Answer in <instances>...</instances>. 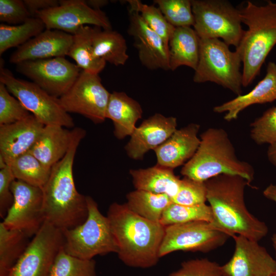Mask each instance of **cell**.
<instances>
[{"label": "cell", "mask_w": 276, "mask_h": 276, "mask_svg": "<svg viewBox=\"0 0 276 276\" xmlns=\"http://www.w3.org/2000/svg\"><path fill=\"white\" fill-rule=\"evenodd\" d=\"M229 237L204 221L166 226L159 257L176 251L209 252L223 245Z\"/></svg>", "instance_id": "10"}, {"label": "cell", "mask_w": 276, "mask_h": 276, "mask_svg": "<svg viewBox=\"0 0 276 276\" xmlns=\"http://www.w3.org/2000/svg\"><path fill=\"white\" fill-rule=\"evenodd\" d=\"M15 179L9 166L0 169V216L4 219L13 201L11 183Z\"/></svg>", "instance_id": "42"}, {"label": "cell", "mask_w": 276, "mask_h": 276, "mask_svg": "<svg viewBox=\"0 0 276 276\" xmlns=\"http://www.w3.org/2000/svg\"><path fill=\"white\" fill-rule=\"evenodd\" d=\"M263 194L265 197L276 203V185L271 183L268 185L264 190Z\"/></svg>", "instance_id": "44"}, {"label": "cell", "mask_w": 276, "mask_h": 276, "mask_svg": "<svg viewBox=\"0 0 276 276\" xmlns=\"http://www.w3.org/2000/svg\"><path fill=\"white\" fill-rule=\"evenodd\" d=\"M207 201L213 217L212 224L230 237L239 235L259 242L268 232L265 222L247 210L245 189L249 185L243 177L220 174L205 181Z\"/></svg>", "instance_id": "2"}, {"label": "cell", "mask_w": 276, "mask_h": 276, "mask_svg": "<svg viewBox=\"0 0 276 276\" xmlns=\"http://www.w3.org/2000/svg\"><path fill=\"white\" fill-rule=\"evenodd\" d=\"M29 238L22 232L8 229L0 223V276H9L27 248Z\"/></svg>", "instance_id": "30"}, {"label": "cell", "mask_w": 276, "mask_h": 276, "mask_svg": "<svg viewBox=\"0 0 276 276\" xmlns=\"http://www.w3.org/2000/svg\"><path fill=\"white\" fill-rule=\"evenodd\" d=\"M194 29L200 39L221 38L237 48L244 30L239 10L223 0H192Z\"/></svg>", "instance_id": "8"}, {"label": "cell", "mask_w": 276, "mask_h": 276, "mask_svg": "<svg viewBox=\"0 0 276 276\" xmlns=\"http://www.w3.org/2000/svg\"><path fill=\"white\" fill-rule=\"evenodd\" d=\"M0 82V126L15 123L31 113L21 102Z\"/></svg>", "instance_id": "38"}, {"label": "cell", "mask_w": 276, "mask_h": 276, "mask_svg": "<svg viewBox=\"0 0 276 276\" xmlns=\"http://www.w3.org/2000/svg\"><path fill=\"white\" fill-rule=\"evenodd\" d=\"M26 7L32 17L37 12L49 9L59 5L57 0H23Z\"/></svg>", "instance_id": "43"}, {"label": "cell", "mask_w": 276, "mask_h": 276, "mask_svg": "<svg viewBox=\"0 0 276 276\" xmlns=\"http://www.w3.org/2000/svg\"><path fill=\"white\" fill-rule=\"evenodd\" d=\"M177 119L156 113L136 127L126 145V152L131 158L141 159L150 150L165 142L177 129Z\"/></svg>", "instance_id": "18"}, {"label": "cell", "mask_w": 276, "mask_h": 276, "mask_svg": "<svg viewBox=\"0 0 276 276\" xmlns=\"http://www.w3.org/2000/svg\"><path fill=\"white\" fill-rule=\"evenodd\" d=\"M11 189L13 203L2 222L8 229L33 237L45 222L42 188L15 179Z\"/></svg>", "instance_id": "13"}, {"label": "cell", "mask_w": 276, "mask_h": 276, "mask_svg": "<svg viewBox=\"0 0 276 276\" xmlns=\"http://www.w3.org/2000/svg\"><path fill=\"white\" fill-rule=\"evenodd\" d=\"M44 127L32 114L15 123L0 126V156L9 166L13 159L30 150Z\"/></svg>", "instance_id": "20"}, {"label": "cell", "mask_w": 276, "mask_h": 276, "mask_svg": "<svg viewBox=\"0 0 276 276\" xmlns=\"http://www.w3.org/2000/svg\"><path fill=\"white\" fill-rule=\"evenodd\" d=\"M87 5L95 10H101V9L108 3L109 1L107 0H87L85 1Z\"/></svg>", "instance_id": "46"}, {"label": "cell", "mask_w": 276, "mask_h": 276, "mask_svg": "<svg viewBox=\"0 0 276 276\" xmlns=\"http://www.w3.org/2000/svg\"><path fill=\"white\" fill-rule=\"evenodd\" d=\"M32 17L23 1L0 0L1 21L18 25Z\"/></svg>", "instance_id": "41"}, {"label": "cell", "mask_w": 276, "mask_h": 276, "mask_svg": "<svg viewBox=\"0 0 276 276\" xmlns=\"http://www.w3.org/2000/svg\"><path fill=\"white\" fill-rule=\"evenodd\" d=\"M199 42L191 27L175 28L168 44L170 70L185 65L195 71L199 60Z\"/></svg>", "instance_id": "26"}, {"label": "cell", "mask_w": 276, "mask_h": 276, "mask_svg": "<svg viewBox=\"0 0 276 276\" xmlns=\"http://www.w3.org/2000/svg\"><path fill=\"white\" fill-rule=\"evenodd\" d=\"M16 65L17 72L58 98L71 88L82 71L65 57L29 60Z\"/></svg>", "instance_id": "14"}, {"label": "cell", "mask_w": 276, "mask_h": 276, "mask_svg": "<svg viewBox=\"0 0 276 276\" xmlns=\"http://www.w3.org/2000/svg\"><path fill=\"white\" fill-rule=\"evenodd\" d=\"M276 100V63H268L266 74L249 92L237 96L213 108L214 112L225 113L224 119L228 122L236 120L239 113L252 105L270 103Z\"/></svg>", "instance_id": "22"}, {"label": "cell", "mask_w": 276, "mask_h": 276, "mask_svg": "<svg viewBox=\"0 0 276 276\" xmlns=\"http://www.w3.org/2000/svg\"><path fill=\"white\" fill-rule=\"evenodd\" d=\"M96 27L83 26L74 34L73 41L67 56L73 59L82 71L99 74L106 62L94 53L92 39Z\"/></svg>", "instance_id": "27"}, {"label": "cell", "mask_w": 276, "mask_h": 276, "mask_svg": "<svg viewBox=\"0 0 276 276\" xmlns=\"http://www.w3.org/2000/svg\"><path fill=\"white\" fill-rule=\"evenodd\" d=\"M233 238L234 252L221 266L222 276H271L276 272L275 259L258 242L239 235Z\"/></svg>", "instance_id": "16"}, {"label": "cell", "mask_w": 276, "mask_h": 276, "mask_svg": "<svg viewBox=\"0 0 276 276\" xmlns=\"http://www.w3.org/2000/svg\"><path fill=\"white\" fill-rule=\"evenodd\" d=\"M250 136L258 145L276 142V105L265 111L250 124Z\"/></svg>", "instance_id": "37"}, {"label": "cell", "mask_w": 276, "mask_h": 276, "mask_svg": "<svg viewBox=\"0 0 276 276\" xmlns=\"http://www.w3.org/2000/svg\"><path fill=\"white\" fill-rule=\"evenodd\" d=\"M271 276H276V272L272 274Z\"/></svg>", "instance_id": "48"}, {"label": "cell", "mask_w": 276, "mask_h": 276, "mask_svg": "<svg viewBox=\"0 0 276 276\" xmlns=\"http://www.w3.org/2000/svg\"><path fill=\"white\" fill-rule=\"evenodd\" d=\"M196 221L213 223L211 208L205 203L183 205L172 202L164 211L159 222L164 226Z\"/></svg>", "instance_id": "33"}, {"label": "cell", "mask_w": 276, "mask_h": 276, "mask_svg": "<svg viewBox=\"0 0 276 276\" xmlns=\"http://www.w3.org/2000/svg\"><path fill=\"white\" fill-rule=\"evenodd\" d=\"M88 216L74 228L62 229L63 248L68 254L85 260L96 256L118 252V246L109 220L99 211L97 203L86 196Z\"/></svg>", "instance_id": "6"}, {"label": "cell", "mask_w": 276, "mask_h": 276, "mask_svg": "<svg viewBox=\"0 0 276 276\" xmlns=\"http://www.w3.org/2000/svg\"><path fill=\"white\" fill-rule=\"evenodd\" d=\"M271 241L272 243V246L273 247V248L275 251V260L276 262V234H274L272 235V238H271Z\"/></svg>", "instance_id": "47"}, {"label": "cell", "mask_w": 276, "mask_h": 276, "mask_svg": "<svg viewBox=\"0 0 276 276\" xmlns=\"http://www.w3.org/2000/svg\"><path fill=\"white\" fill-rule=\"evenodd\" d=\"M200 125L191 123L174 133L154 150L157 164L174 169L190 160L200 142L198 136Z\"/></svg>", "instance_id": "21"}, {"label": "cell", "mask_w": 276, "mask_h": 276, "mask_svg": "<svg viewBox=\"0 0 276 276\" xmlns=\"http://www.w3.org/2000/svg\"><path fill=\"white\" fill-rule=\"evenodd\" d=\"M92 45L94 55L106 62L116 66L123 65L128 59L126 39L112 29L101 30L96 27Z\"/></svg>", "instance_id": "28"}, {"label": "cell", "mask_w": 276, "mask_h": 276, "mask_svg": "<svg viewBox=\"0 0 276 276\" xmlns=\"http://www.w3.org/2000/svg\"><path fill=\"white\" fill-rule=\"evenodd\" d=\"M267 157L269 163L276 168V142L269 145L267 151Z\"/></svg>", "instance_id": "45"}, {"label": "cell", "mask_w": 276, "mask_h": 276, "mask_svg": "<svg viewBox=\"0 0 276 276\" xmlns=\"http://www.w3.org/2000/svg\"><path fill=\"white\" fill-rule=\"evenodd\" d=\"M129 173L136 190L166 194L172 199L179 188L181 179L173 169L157 164L146 169L130 170Z\"/></svg>", "instance_id": "25"}, {"label": "cell", "mask_w": 276, "mask_h": 276, "mask_svg": "<svg viewBox=\"0 0 276 276\" xmlns=\"http://www.w3.org/2000/svg\"><path fill=\"white\" fill-rule=\"evenodd\" d=\"M15 179L42 188L51 171L29 151L18 156L9 165Z\"/></svg>", "instance_id": "32"}, {"label": "cell", "mask_w": 276, "mask_h": 276, "mask_svg": "<svg viewBox=\"0 0 276 276\" xmlns=\"http://www.w3.org/2000/svg\"><path fill=\"white\" fill-rule=\"evenodd\" d=\"M140 103L123 91L110 94L106 110V119L114 125V134L118 139L130 136L136 128V122L142 117Z\"/></svg>", "instance_id": "24"}, {"label": "cell", "mask_w": 276, "mask_h": 276, "mask_svg": "<svg viewBox=\"0 0 276 276\" xmlns=\"http://www.w3.org/2000/svg\"><path fill=\"white\" fill-rule=\"evenodd\" d=\"M106 216L117 244L118 257L125 265L148 268L157 264L165 226L136 214L126 203H111Z\"/></svg>", "instance_id": "3"}, {"label": "cell", "mask_w": 276, "mask_h": 276, "mask_svg": "<svg viewBox=\"0 0 276 276\" xmlns=\"http://www.w3.org/2000/svg\"><path fill=\"white\" fill-rule=\"evenodd\" d=\"M128 208L142 217L154 222H159L166 208L172 202L166 194L136 190L126 195Z\"/></svg>", "instance_id": "29"}, {"label": "cell", "mask_w": 276, "mask_h": 276, "mask_svg": "<svg viewBox=\"0 0 276 276\" xmlns=\"http://www.w3.org/2000/svg\"><path fill=\"white\" fill-rule=\"evenodd\" d=\"M73 41V35L54 29H45L11 55L9 61L20 62L58 57H65Z\"/></svg>", "instance_id": "19"}, {"label": "cell", "mask_w": 276, "mask_h": 276, "mask_svg": "<svg viewBox=\"0 0 276 276\" xmlns=\"http://www.w3.org/2000/svg\"><path fill=\"white\" fill-rule=\"evenodd\" d=\"M127 2L130 9L137 11L148 27L168 45L175 27L168 22L160 9L153 5L145 4L138 0H129Z\"/></svg>", "instance_id": "35"}, {"label": "cell", "mask_w": 276, "mask_h": 276, "mask_svg": "<svg viewBox=\"0 0 276 276\" xmlns=\"http://www.w3.org/2000/svg\"><path fill=\"white\" fill-rule=\"evenodd\" d=\"M242 23L247 26L236 51L243 63L242 86L258 76L267 56L276 44V2L258 6L248 1L239 10Z\"/></svg>", "instance_id": "5"}, {"label": "cell", "mask_w": 276, "mask_h": 276, "mask_svg": "<svg viewBox=\"0 0 276 276\" xmlns=\"http://www.w3.org/2000/svg\"><path fill=\"white\" fill-rule=\"evenodd\" d=\"M207 190L205 181L183 177L181 179L178 191L172 199L173 202L183 205H196L205 203Z\"/></svg>", "instance_id": "39"}, {"label": "cell", "mask_w": 276, "mask_h": 276, "mask_svg": "<svg viewBox=\"0 0 276 276\" xmlns=\"http://www.w3.org/2000/svg\"><path fill=\"white\" fill-rule=\"evenodd\" d=\"M51 276H97L96 262L72 256L62 246L55 259Z\"/></svg>", "instance_id": "34"}, {"label": "cell", "mask_w": 276, "mask_h": 276, "mask_svg": "<svg viewBox=\"0 0 276 276\" xmlns=\"http://www.w3.org/2000/svg\"><path fill=\"white\" fill-rule=\"evenodd\" d=\"M241 62L239 53L231 51L224 41L218 38L200 39L199 60L193 81L198 83L212 82L241 95Z\"/></svg>", "instance_id": "7"}, {"label": "cell", "mask_w": 276, "mask_h": 276, "mask_svg": "<svg viewBox=\"0 0 276 276\" xmlns=\"http://www.w3.org/2000/svg\"><path fill=\"white\" fill-rule=\"evenodd\" d=\"M63 244L61 230L45 221L9 276H51L55 259Z\"/></svg>", "instance_id": "12"}, {"label": "cell", "mask_w": 276, "mask_h": 276, "mask_svg": "<svg viewBox=\"0 0 276 276\" xmlns=\"http://www.w3.org/2000/svg\"><path fill=\"white\" fill-rule=\"evenodd\" d=\"M128 33L143 65L149 70H170L169 46L146 24L139 13L129 8Z\"/></svg>", "instance_id": "17"}, {"label": "cell", "mask_w": 276, "mask_h": 276, "mask_svg": "<svg viewBox=\"0 0 276 276\" xmlns=\"http://www.w3.org/2000/svg\"><path fill=\"white\" fill-rule=\"evenodd\" d=\"M169 276H222V274L220 265L203 258L182 262L180 267Z\"/></svg>", "instance_id": "40"}, {"label": "cell", "mask_w": 276, "mask_h": 276, "mask_svg": "<svg viewBox=\"0 0 276 276\" xmlns=\"http://www.w3.org/2000/svg\"><path fill=\"white\" fill-rule=\"evenodd\" d=\"M0 82L44 126L74 127L73 118L62 107L59 98L49 94L32 82L15 78L3 64L0 68Z\"/></svg>", "instance_id": "9"}, {"label": "cell", "mask_w": 276, "mask_h": 276, "mask_svg": "<svg viewBox=\"0 0 276 276\" xmlns=\"http://www.w3.org/2000/svg\"><path fill=\"white\" fill-rule=\"evenodd\" d=\"M46 29L44 22L37 17H32L23 24L0 25V55L14 47H19Z\"/></svg>", "instance_id": "31"}, {"label": "cell", "mask_w": 276, "mask_h": 276, "mask_svg": "<svg viewBox=\"0 0 276 276\" xmlns=\"http://www.w3.org/2000/svg\"><path fill=\"white\" fill-rule=\"evenodd\" d=\"M199 147L183 165L180 173L184 177L200 181L220 174L243 177L248 183L255 178L253 166L240 160L227 132L223 128L211 127L200 136Z\"/></svg>", "instance_id": "4"}, {"label": "cell", "mask_w": 276, "mask_h": 276, "mask_svg": "<svg viewBox=\"0 0 276 276\" xmlns=\"http://www.w3.org/2000/svg\"><path fill=\"white\" fill-rule=\"evenodd\" d=\"M73 132L68 151L51 168L49 178L41 188L45 221L61 230L81 224L88 216L86 196L77 190L73 170L77 148L86 131L76 127Z\"/></svg>", "instance_id": "1"}, {"label": "cell", "mask_w": 276, "mask_h": 276, "mask_svg": "<svg viewBox=\"0 0 276 276\" xmlns=\"http://www.w3.org/2000/svg\"><path fill=\"white\" fill-rule=\"evenodd\" d=\"M110 94L103 85L99 74L82 70L73 86L59 99L68 113L81 114L98 124L106 119Z\"/></svg>", "instance_id": "11"}, {"label": "cell", "mask_w": 276, "mask_h": 276, "mask_svg": "<svg viewBox=\"0 0 276 276\" xmlns=\"http://www.w3.org/2000/svg\"><path fill=\"white\" fill-rule=\"evenodd\" d=\"M165 18L173 27H191L194 24L191 1L154 0Z\"/></svg>", "instance_id": "36"}, {"label": "cell", "mask_w": 276, "mask_h": 276, "mask_svg": "<svg viewBox=\"0 0 276 276\" xmlns=\"http://www.w3.org/2000/svg\"><path fill=\"white\" fill-rule=\"evenodd\" d=\"M73 129L57 125L44 126L29 152L51 168L66 154L73 139Z\"/></svg>", "instance_id": "23"}, {"label": "cell", "mask_w": 276, "mask_h": 276, "mask_svg": "<svg viewBox=\"0 0 276 276\" xmlns=\"http://www.w3.org/2000/svg\"><path fill=\"white\" fill-rule=\"evenodd\" d=\"M59 5L38 11L35 17L44 22L46 29L58 30L73 35L81 27L93 26L112 29L108 17L101 10L89 7L84 0H59Z\"/></svg>", "instance_id": "15"}]
</instances>
